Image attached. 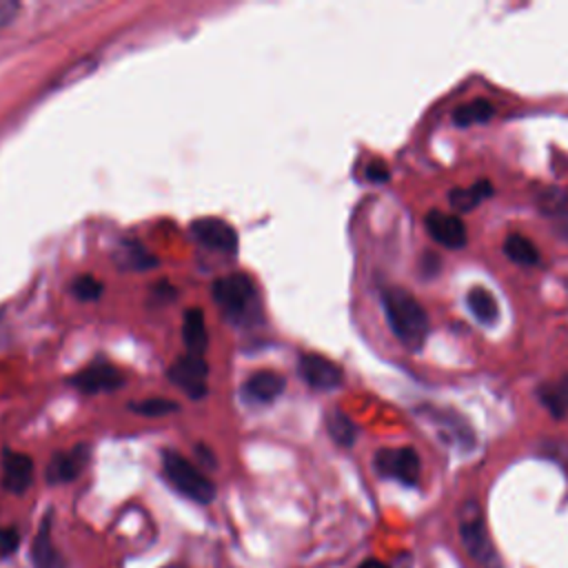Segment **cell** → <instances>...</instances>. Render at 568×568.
I'll return each mask as SVG.
<instances>
[{
  "instance_id": "cell-29",
  "label": "cell",
  "mask_w": 568,
  "mask_h": 568,
  "mask_svg": "<svg viewBox=\"0 0 568 568\" xmlns=\"http://www.w3.org/2000/svg\"><path fill=\"white\" fill-rule=\"evenodd\" d=\"M439 266H442V262H439V255L437 253H433V251H426L424 255H422V273L424 275H437V271H439Z\"/></svg>"
},
{
  "instance_id": "cell-20",
  "label": "cell",
  "mask_w": 568,
  "mask_h": 568,
  "mask_svg": "<svg viewBox=\"0 0 568 568\" xmlns=\"http://www.w3.org/2000/svg\"><path fill=\"white\" fill-rule=\"evenodd\" d=\"M504 253L521 264V266H535L539 262V251L537 246L526 237V235H519V233H510L506 235L504 240Z\"/></svg>"
},
{
  "instance_id": "cell-1",
  "label": "cell",
  "mask_w": 568,
  "mask_h": 568,
  "mask_svg": "<svg viewBox=\"0 0 568 568\" xmlns=\"http://www.w3.org/2000/svg\"><path fill=\"white\" fill-rule=\"evenodd\" d=\"M382 306L395 337L406 348H422L428 335V315L415 295L397 286H386L382 291Z\"/></svg>"
},
{
  "instance_id": "cell-22",
  "label": "cell",
  "mask_w": 568,
  "mask_h": 568,
  "mask_svg": "<svg viewBox=\"0 0 568 568\" xmlns=\"http://www.w3.org/2000/svg\"><path fill=\"white\" fill-rule=\"evenodd\" d=\"M326 430L333 437V442H337L339 446H353L355 437H357V426L353 424V419L342 413L339 408H333L326 415Z\"/></svg>"
},
{
  "instance_id": "cell-12",
  "label": "cell",
  "mask_w": 568,
  "mask_h": 568,
  "mask_svg": "<svg viewBox=\"0 0 568 568\" xmlns=\"http://www.w3.org/2000/svg\"><path fill=\"white\" fill-rule=\"evenodd\" d=\"M284 386H286L284 375H280V373H275V371H260V373H253V375L244 382L242 395H244L248 402L268 404V402L277 399V397L284 393Z\"/></svg>"
},
{
  "instance_id": "cell-16",
  "label": "cell",
  "mask_w": 568,
  "mask_h": 568,
  "mask_svg": "<svg viewBox=\"0 0 568 568\" xmlns=\"http://www.w3.org/2000/svg\"><path fill=\"white\" fill-rule=\"evenodd\" d=\"M182 339L184 346L191 355H200L206 351L209 344V333H206V324H204V315L197 306L186 308L184 311V320H182Z\"/></svg>"
},
{
  "instance_id": "cell-6",
  "label": "cell",
  "mask_w": 568,
  "mask_h": 568,
  "mask_svg": "<svg viewBox=\"0 0 568 568\" xmlns=\"http://www.w3.org/2000/svg\"><path fill=\"white\" fill-rule=\"evenodd\" d=\"M169 379L180 386L189 397L200 399L206 395V377H209V364L200 355H182L178 357L169 368Z\"/></svg>"
},
{
  "instance_id": "cell-25",
  "label": "cell",
  "mask_w": 568,
  "mask_h": 568,
  "mask_svg": "<svg viewBox=\"0 0 568 568\" xmlns=\"http://www.w3.org/2000/svg\"><path fill=\"white\" fill-rule=\"evenodd\" d=\"M122 264H126L129 268H149L153 266L158 260L153 255H149L140 244H133V242H126L122 246V255H120Z\"/></svg>"
},
{
  "instance_id": "cell-24",
  "label": "cell",
  "mask_w": 568,
  "mask_h": 568,
  "mask_svg": "<svg viewBox=\"0 0 568 568\" xmlns=\"http://www.w3.org/2000/svg\"><path fill=\"white\" fill-rule=\"evenodd\" d=\"M102 291H104L102 282L95 280L93 275H80V277H75L73 284H71V293H73L78 300H82V302H93V300H98V297L102 295Z\"/></svg>"
},
{
  "instance_id": "cell-14",
  "label": "cell",
  "mask_w": 568,
  "mask_h": 568,
  "mask_svg": "<svg viewBox=\"0 0 568 568\" xmlns=\"http://www.w3.org/2000/svg\"><path fill=\"white\" fill-rule=\"evenodd\" d=\"M31 559L36 568H64V559L51 539V517L47 515L33 537Z\"/></svg>"
},
{
  "instance_id": "cell-31",
  "label": "cell",
  "mask_w": 568,
  "mask_h": 568,
  "mask_svg": "<svg viewBox=\"0 0 568 568\" xmlns=\"http://www.w3.org/2000/svg\"><path fill=\"white\" fill-rule=\"evenodd\" d=\"M357 568H388V566H386L384 561H379V559H373V557H371V559H364Z\"/></svg>"
},
{
  "instance_id": "cell-19",
  "label": "cell",
  "mask_w": 568,
  "mask_h": 568,
  "mask_svg": "<svg viewBox=\"0 0 568 568\" xmlns=\"http://www.w3.org/2000/svg\"><path fill=\"white\" fill-rule=\"evenodd\" d=\"M466 304H468L470 313L475 315V320H479L484 324H493L499 315V306H497L495 295L484 286H473L466 293Z\"/></svg>"
},
{
  "instance_id": "cell-5",
  "label": "cell",
  "mask_w": 568,
  "mask_h": 568,
  "mask_svg": "<svg viewBox=\"0 0 568 568\" xmlns=\"http://www.w3.org/2000/svg\"><path fill=\"white\" fill-rule=\"evenodd\" d=\"M375 468L379 475L397 479L404 486H417L419 473H422L419 455L410 446L379 448L375 453Z\"/></svg>"
},
{
  "instance_id": "cell-27",
  "label": "cell",
  "mask_w": 568,
  "mask_h": 568,
  "mask_svg": "<svg viewBox=\"0 0 568 568\" xmlns=\"http://www.w3.org/2000/svg\"><path fill=\"white\" fill-rule=\"evenodd\" d=\"M20 535L16 528H0V555H11L18 548Z\"/></svg>"
},
{
  "instance_id": "cell-13",
  "label": "cell",
  "mask_w": 568,
  "mask_h": 568,
  "mask_svg": "<svg viewBox=\"0 0 568 568\" xmlns=\"http://www.w3.org/2000/svg\"><path fill=\"white\" fill-rule=\"evenodd\" d=\"M89 459V448L84 444L75 446L73 450H67V453H58L51 457L49 462V468H47V479L51 484H64V481H71L75 479L84 464Z\"/></svg>"
},
{
  "instance_id": "cell-33",
  "label": "cell",
  "mask_w": 568,
  "mask_h": 568,
  "mask_svg": "<svg viewBox=\"0 0 568 568\" xmlns=\"http://www.w3.org/2000/svg\"><path fill=\"white\" fill-rule=\"evenodd\" d=\"M164 568H182V566H178V564H171V566H164Z\"/></svg>"
},
{
  "instance_id": "cell-11",
  "label": "cell",
  "mask_w": 568,
  "mask_h": 568,
  "mask_svg": "<svg viewBox=\"0 0 568 568\" xmlns=\"http://www.w3.org/2000/svg\"><path fill=\"white\" fill-rule=\"evenodd\" d=\"M33 481V459L24 453L4 450L2 455V486L9 493H24Z\"/></svg>"
},
{
  "instance_id": "cell-32",
  "label": "cell",
  "mask_w": 568,
  "mask_h": 568,
  "mask_svg": "<svg viewBox=\"0 0 568 568\" xmlns=\"http://www.w3.org/2000/svg\"><path fill=\"white\" fill-rule=\"evenodd\" d=\"M559 215H561V231L568 235V211H564Z\"/></svg>"
},
{
  "instance_id": "cell-23",
  "label": "cell",
  "mask_w": 568,
  "mask_h": 568,
  "mask_svg": "<svg viewBox=\"0 0 568 568\" xmlns=\"http://www.w3.org/2000/svg\"><path fill=\"white\" fill-rule=\"evenodd\" d=\"M129 408L133 413H138V415H144V417H162V415L175 413L180 406L175 402H171V399H164V397H149V399L129 404Z\"/></svg>"
},
{
  "instance_id": "cell-15",
  "label": "cell",
  "mask_w": 568,
  "mask_h": 568,
  "mask_svg": "<svg viewBox=\"0 0 568 568\" xmlns=\"http://www.w3.org/2000/svg\"><path fill=\"white\" fill-rule=\"evenodd\" d=\"M424 415L430 417L433 424H437V428L444 433L446 439H455L464 446H470L475 442L473 430L464 424V419L450 410H442V408H433V406H422Z\"/></svg>"
},
{
  "instance_id": "cell-4",
  "label": "cell",
  "mask_w": 568,
  "mask_h": 568,
  "mask_svg": "<svg viewBox=\"0 0 568 568\" xmlns=\"http://www.w3.org/2000/svg\"><path fill=\"white\" fill-rule=\"evenodd\" d=\"M213 300L229 320H244L255 311L257 293L251 277L242 273L224 275L213 284Z\"/></svg>"
},
{
  "instance_id": "cell-10",
  "label": "cell",
  "mask_w": 568,
  "mask_h": 568,
  "mask_svg": "<svg viewBox=\"0 0 568 568\" xmlns=\"http://www.w3.org/2000/svg\"><path fill=\"white\" fill-rule=\"evenodd\" d=\"M71 382L82 393H102V390L120 388L124 384V375L120 373V368L98 362V364H91L84 371L75 373V377Z\"/></svg>"
},
{
  "instance_id": "cell-2",
  "label": "cell",
  "mask_w": 568,
  "mask_h": 568,
  "mask_svg": "<svg viewBox=\"0 0 568 568\" xmlns=\"http://www.w3.org/2000/svg\"><path fill=\"white\" fill-rule=\"evenodd\" d=\"M162 473L166 481L189 499L197 504H209L215 497V486L213 481L186 457H182L175 450H164L162 453Z\"/></svg>"
},
{
  "instance_id": "cell-21",
  "label": "cell",
  "mask_w": 568,
  "mask_h": 568,
  "mask_svg": "<svg viewBox=\"0 0 568 568\" xmlns=\"http://www.w3.org/2000/svg\"><path fill=\"white\" fill-rule=\"evenodd\" d=\"M493 113H495V106L488 100H470V102L459 104L450 118L457 126H470V124L490 120Z\"/></svg>"
},
{
  "instance_id": "cell-30",
  "label": "cell",
  "mask_w": 568,
  "mask_h": 568,
  "mask_svg": "<svg viewBox=\"0 0 568 568\" xmlns=\"http://www.w3.org/2000/svg\"><path fill=\"white\" fill-rule=\"evenodd\" d=\"M18 9H20L18 2H13V0H0V27L9 24V22L13 20V16H16Z\"/></svg>"
},
{
  "instance_id": "cell-8",
  "label": "cell",
  "mask_w": 568,
  "mask_h": 568,
  "mask_svg": "<svg viewBox=\"0 0 568 568\" xmlns=\"http://www.w3.org/2000/svg\"><path fill=\"white\" fill-rule=\"evenodd\" d=\"M191 233L193 237L213 248V251H222V253H235L237 248V233L235 229L220 220V217H200L191 224Z\"/></svg>"
},
{
  "instance_id": "cell-18",
  "label": "cell",
  "mask_w": 568,
  "mask_h": 568,
  "mask_svg": "<svg viewBox=\"0 0 568 568\" xmlns=\"http://www.w3.org/2000/svg\"><path fill=\"white\" fill-rule=\"evenodd\" d=\"M490 195H493V184L488 180H477L468 189H453L448 195V202L457 213H466V211H473L479 202L488 200Z\"/></svg>"
},
{
  "instance_id": "cell-9",
  "label": "cell",
  "mask_w": 568,
  "mask_h": 568,
  "mask_svg": "<svg viewBox=\"0 0 568 568\" xmlns=\"http://www.w3.org/2000/svg\"><path fill=\"white\" fill-rule=\"evenodd\" d=\"M300 375L304 377V382L308 386L320 388V390L337 388L342 384V379H344L342 368L335 362H331L328 357L317 355V353L302 355V359H300Z\"/></svg>"
},
{
  "instance_id": "cell-17",
  "label": "cell",
  "mask_w": 568,
  "mask_h": 568,
  "mask_svg": "<svg viewBox=\"0 0 568 568\" xmlns=\"http://www.w3.org/2000/svg\"><path fill=\"white\" fill-rule=\"evenodd\" d=\"M537 397L552 417L557 419L566 417L568 415V373L555 382L541 384L537 388Z\"/></svg>"
},
{
  "instance_id": "cell-3",
  "label": "cell",
  "mask_w": 568,
  "mask_h": 568,
  "mask_svg": "<svg viewBox=\"0 0 568 568\" xmlns=\"http://www.w3.org/2000/svg\"><path fill=\"white\" fill-rule=\"evenodd\" d=\"M459 535H462V544L466 546V550L477 564H481L484 568H501L499 555L486 528V519L475 499L464 501L459 510Z\"/></svg>"
},
{
  "instance_id": "cell-7",
  "label": "cell",
  "mask_w": 568,
  "mask_h": 568,
  "mask_svg": "<svg viewBox=\"0 0 568 568\" xmlns=\"http://www.w3.org/2000/svg\"><path fill=\"white\" fill-rule=\"evenodd\" d=\"M424 224H426V229H428V235H430L437 244H442V246H446V248H450V251H459V248H464L466 242H468L466 224H464L462 217H457V215H450V213H444V211L433 209V211L426 215Z\"/></svg>"
},
{
  "instance_id": "cell-28",
  "label": "cell",
  "mask_w": 568,
  "mask_h": 568,
  "mask_svg": "<svg viewBox=\"0 0 568 568\" xmlns=\"http://www.w3.org/2000/svg\"><path fill=\"white\" fill-rule=\"evenodd\" d=\"M390 178V173H388V166L384 164V162H371L368 166H366V180H371V182H386Z\"/></svg>"
},
{
  "instance_id": "cell-26",
  "label": "cell",
  "mask_w": 568,
  "mask_h": 568,
  "mask_svg": "<svg viewBox=\"0 0 568 568\" xmlns=\"http://www.w3.org/2000/svg\"><path fill=\"white\" fill-rule=\"evenodd\" d=\"M539 453L548 459H552L568 477V442L564 439H546L539 446Z\"/></svg>"
}]
</instances>
